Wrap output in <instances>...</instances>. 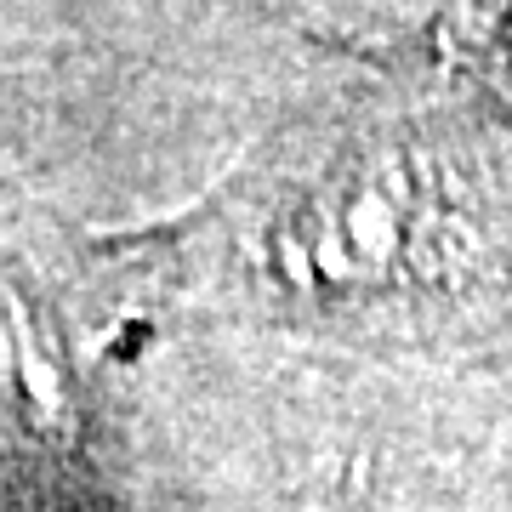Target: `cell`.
<instances>
[{
	"label": "cell",
	"instance_id": "1",
	"mask_svg": "<svg viewBox=\"0 0 512 512\" xmlns=\"http://www.w3.org/2000/svg\"><path fill=\"white\" fill-rule=\"evenodd\" d=\"M450 40L461 52H478L490 74L512 80V0H456Z\"/></svg>",
	"mask_w": 512,
	"mask_h": 512
}]
</instances>
